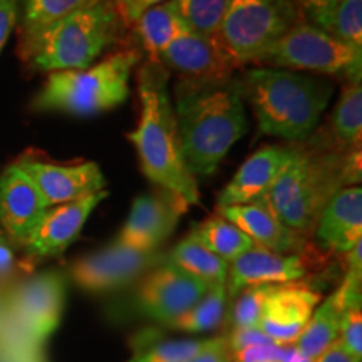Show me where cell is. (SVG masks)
I'll use <instances>...</instances> for the list:
<instances>
[{
  "instance_id": "6da1fadb",
  "label": "cell",
  "mask_w": 362,
  "mask_h": 362,
  "mask_svg": "<svg viewBox=\"0 0 362 362\" xmlns=\"http://www.w3.org/2000/svg\"><path fill=\"white\" fill-rule=\"evenodd\" d=\"M175 117L185 163L193 176L214 175L248 131L240 78L181 79L175 88Z\"/></svg>"
},
{
  "instance_id": "7a4b0ae2",
  "label": "cell",
  "mask_w": 362,
  "mask_h": 362,
  "mask_svg": "<svg viewBox=\"0 0 362 362\" xmlns=\"http://www.w3.org/2000/svg\"><path fill=\"white\" fill-rule=\"evenodd\" d=\"M141 101L139 123L128 139L138 153L141 171L187 205H200L197 178L185 163L176 117L168 93V71L160 62L148 61L138 71Z\"/></svg>"
},
{
  "instance_id": "3957f363",
  "label": "cell",
  "mask_w": 362,
  "mask_h": 362,
  "mask_svg": "<svg viewBox=\"0 0 362 362\" xmlns=\"http://www.w3.org/2000/svg\"><path fill=\"white\" fill-rule=\"evenodd\" d=\"M240 83L259 133L292 143L310 138L334 93L325 79L264 66L247 71Z\"/></svg>"
},
{
  "instance_id": "277c9868",
  "label": "cell",
  "mask_w": 362,
  "mask_h": 362,
  "mask_svg": "<svg viewBox=\"0 0 362 362\" xmlns=\"http://www.w3.org/2000/svg\"><path fill=\"white\" fill-rule=\"evenodd\" d=\"M346 156L339 148L293 146L291 161L267 197L280 223L304 238L314 235L325 205L347 185Z\"/></svg>"
},
{
  "instance_id": "5b68a950",
  "label": "cell",
  "mask_w": 362,
  "mask_h": 362,
  "mask_svg": "<svg viewBox=\"0 0 362 362\" xmlns=\"http://www.w3.org/2000/svg\"><path fill=\"white\" fill-rule=\"evenodd\" d=\"M124 27L111 0H99L93 7L59 21L29 42L19 44V56L30 69L47 74L86 69L106 49L119 42Z\"/></svg>"
},
{
  "instance_id": "8992f818",
  "label": "cell",
  "mask_w": 362,
  "mask_h": 362,
  "mask_svg": "<svg viewBox=\"0 0 362 362\" xmlns=\"http://www.w3.org/2000/svg\"><path fill=\"white\" fill-rule=\"evenodd\" d=\"M139 62L141 52L126 49L86 69L49 72L33 110L88 117L119 107L129 98V81Z\"/></svg>"
},
{
  "instance_id": "52a82bcc",
  "label": "cell",
  "mask_w": 362,
  "mask_h": 362,
  "mask_svg": "<svg viewBox=\"0 0 362 362\" xmlns=\"http://www.w3.org/2000/svg\"><path fill=\"white\" fill-rule=\"evenodd\" d=\"M298 22L293 0H230L216 37L238 66L259 64Z\"/></svg>"
},
{
  "instance_id": "ba28073f",
  "label": "cell",
  "mask_w": 362,
  "mask_h": 362,
  "mask_svg": "<svg viewBox=\"0 0 362 362\" xmlns=\"http://www.w3.org/2000/svg\"><path fill=\"white\" fill-rule=\"evenodd\" d=\"M259 64L361 81L362 49L351 47L309 22L300 21L260 59Z\"/></svg>"
},
{
  "instance_id": "9c48e42d",
  "label": "cell",
  "mask_w": 362,
  "mask_h": 362,
  "mask_svg": "<svg viewBox=\"0 0 362 362\" xmlns=\"http://www.w3.org/2000/svg\"><path fill=\"white\" fill-rule=\"evenodd\" d=\"M208 285L166 259L139 279L134 307L163 327L188 312L208 292Z\"/></svg>"
},
{
  "instance_id": "30bf717a",
  "label": "cell",
  "mask_w": 362,
  "mask_h": 362,
  "mask_svg": "<svg viewBox=\"0 0 362 362\" xmlns=\"http://www.w3.org/2000/svg\"><path fill=\"white\" fill-rule=\"evenodd\" d=\"M165 260L160 250L139 252L112 242L76 260L71 265V277L84 292L110 293L134 284Z\"/></svg>"
},
{
  "instance_id": "8fae6325",
  "label": "cell",
  "mask_w": 362,
  "mask_h": 362,
  "mask_svg": "<svg viewBox=\"0 0 362 362\" xmlns=\"http://www.w3.org/2000/svg\"><path fill=\"white\" fill-rule=\"evenodd\" d=\"M66 304V280L59 272H44L22 282L8 300L12 319L35 344L56 332Z\"/></svg>"
},
{
  "instance_id": "7c38bea8",
  "label": "cell",
  "mask_w": 362,
  "mask_h": 362,
  "mask_svg": "<svg viewBox=\"0 0 362 362\" xmlns=\"http://www.w3.org/2000/svg\"><path fill=\"white\" fill-rule=\"evenodd\" d=\"M16 165L34 181L47 206L81 200L104 192L107 180L98 163H52L40 156H21Z\"/></svg>"
},
{
  "instance_id": "4fadbf2b",
  "label": "cell",
  "mask_w": 362,
  "mask_h": 362,
  "mask_svg": "<svg viewBox=\"0 0 362 362\" xmlns=\"http://www.w3.org/2000/svg\"><path fill=\"white\" fill-rule=\"evenodd\" d=\"M187 206L168 192L141 194L131 205L128 220L115 243L139 252H158L173 233Z\"/></svg>"
},
{
  "instance_id": "5bb4252c",
  "label": "cell",
  "mask_w": 362,
  "mask_h": 362,
  "mask_svg": "<svg viewBox=\"0 0 362 362\" xmlns=\"http://www.w3.org/2000/svg\"><path fill=\"white\" fill-rule=\"evenodd\" d=\"M107 189L81 200L49 206L22 247L30 259H51L64 253L79 238L83 226L99 203L107 198Z\"/></svg>"
},
{
  "instance_id": "9a60e30c",
  "label": "cell",
  "mask_w": 362,
  "mask_h": 362,
  "mask_svg": "<svg viewBox=\"0 0 362 362\" xmlns=\"http://www.w3.org/2000/svg\"><path fill=\"white\" fill-rule=\"evenodd\" d=\"M310 265L307 253H277L255 245L228 265V300L247 287L302 282Z\"/></svg>"
},
{
  "instance_id": "2e32d148",
  "label": "cell",
  "mask_w": 362,
  "mask_h": 362,
  "mask_svg": "<svg viewBox=\"0 0 362 362\" xmlns=\"http://www.w3.org/2000/svg\"><path fill=\"white\" fill-rule=\"evenodd\" d=\"M158 62L187 81H223L233 78L238 64L225 51L218 37L188 33L176 39Z\"/></svg>"
},
{
  "instance_id": "e0dca14e",
  "label": "cell",
  "mask_w": 362,
  "mask_h": 362,
  "mask_svg": "<svg viewBox=\"0 0 362 362\" xmlns=\"http://www.w3.org/2000/svg\"><path fill=\"white\" fill-rule=\"evenodd\" d=\"M319 291L305 282L277 285L267 300L259 327L275 344H293L320 304Z\"/></svg>"
},
{
  "instance_id": "ac0fdd59",
  "label": "cell",
  "mask_w": 362,
  "mask_h": 362,
  "mask_svg": "<svg viewBox=\"0 0 362 362\" xmlns=\"http://www.w3.org/2000/svg\"><path fill=\"white\" fill-rule=\"evenodd\" d=\"M34 181L13 163L0 175V226L12 242L24 245L47 210Z\"/></svg>"
},
{
  "instance_id": "d6986e66",
  "label": "cell",
  "mask_w": 362,
  "mask_h": 362,
  "mask_svg": "<svg viewBox=\"0 0 362 362\" xmlns=\"http://www.w3.org/2000/svg\"><path fill=\"white\" fill-rule=\"evenodd\" d=\"M293 155V146L269 144L248 156L240 166L230 183L218 194L216 208L230 205H245L269 197L272 187L277 181Z\"/></svg>"
},
{
  "instance_id": "ffe728a7",
  "label": "cell",
  "mask_w": 362,
  "mask_h": 362,
  "mask_svg": "<svg viewBox=\"0 0 362 362\" xmlns=\"http://www.w3.org/2000/svg\"><path fill=\"white\" fill-rule=\"evenodd\" d=\"M216 215L238 226L257 247L277 253H307V238L280 223L267 197L245 205L216 208Z\"/></svg>"
},
{
  "instance_id": "44dd1931",
  "label": "cell",
  "mask_w": 362,
  "mask_h": 362,
  "mask_svg": "<svg viewBox=\"0 0 362 362\" xmlns=\"http://www.w3.org/2000/svg\"><path fill=\"white\" fill-rule=\"evenodd\" d=\"M314 237L320 248L346 255L362 240V188H341L330 198L317 220Z\"/></svg>"
},
{
  "instance_id": "7402d4cb",
  "label": "cell",
  "mask_w": 362,
  "mask_h": 362,
  "mask_svg": "<svg viewBox=\"0 0 362 362\" xmlns=\"http://www.w3.org/2000/svg\"><path fill=\"white\" fill-rule=\"evenodd\" d=\"M133 27L138 39L141 40L144 52L153 62H158L160 54L166 51L176 39L192 33L187 22L180 16L175 0H166L158 6L148 7L139 13Z\"/></svg>"
},
{
  "instance_id": "603a6c76",
  "label": "cell",
  "mask_w": 362,
  "mask_h": 362,
  "mask_svg": "<svg viewBox=\"0 0 362 362\" xmlns=\"http://www.w3.org/2000/svg\"><path fill=\"white\" fill-rule=\"evenodd\" d=\"M342 315L344 296L341 285H339L322 304L317 305L305 329L302 330L300 336L293 342L297 349L309 359H315L317 356L322 354L329 346H332L339 339Z\"/></svg>"
},
{
  "instance_id": "cb8c5ba5",
  "label": "cell",
  "mask_w": 362,
  "mask_h": 362,
  "mask_svg": "<svg viewBox=\"0 0 362 362\" xmlns=\"http://www.w3.org/2000/svg\"><path fill=\"white\" fill-rule=\"evenodd\" d=\"M305 12L309 24L351 47L362 49V0H337Z\"/></svg>"
},
{
  "instance_id": "d4e9b609",
  "label": "cell",
  "mask_w": 362,
  "mask_h": 362,
  "mask_svg": "<svg viewBox=\"0 0 362 362\" xmlns=\"http://www.w3.org/2000/svg\"><path fill=\"white\" fill-rule=\"evenodd\" d=\"M166 259L187 274L205 282L208 287L226 284L228 264L189 235L176 243Z\"/></svg>"
},
{
  "instance_id": "484cf974",
  "label": "cell",
  "mask_w": 362,
  "mask_h": 362,
  "mask_svg": "<svg viewBox=\"0 0 362 362\" xmlns=\"http://www.w3.org/2000/svg\"><path fill=\"white\" fill-rule=\"evenodd\" d=\"M189 237L200 242L203 247H206L208 250L223 259L228 265L247 250L255 247V243L252 242L248 235L220 215L210 216L200 225L194 226Z\"/></svg>"
},
{
  "instance_id": "4316f807",
  "label": "cell",
  "mask_w": 362,
  "mask_h": 362,
  "mask_svg": "<svg viewBox=\"0 0 362 362\" xmlns=\"http://www.w3.org/2000/svg\"><path fill=\"white\" fill-rule=\"evenodd\" d=\"M332 138L336 146L351 151L361 148L362 136V86L361 81H346L337 106L334 107Z\"/></svg>"
},
{
  "instance_id": "83f0119b",
  "label": "cell",
  "mask_w": 362,
  "mask_h": 362,
  "mask_svg": "<svg viewBox=\"0 0 362 362\" xmlns=\"http://www.w3.org/2000/svg\"><path fill=\"white\" fill-rule=\"evenodd\" d=\"M228 310V293L226 284L215 285L194 304L188 312L180 315L173 322L165 325V329L178 330L185 334H205L218 329L225 322Z\"/></svg>"
},
{
  "instance_id": "f1b7e54d",
  "label": "cell",
  "mask_w": 362,
  "mask_h": 362,
  "mask_svg": "<svg viewBox=\"0 0 362 362\" xmlns=\"http://www.w3.org/2000/svg\"><path fill=\"white\" fill-rule=\"evenodd\" d=\"M98 2L99 0H25L19 44L29 42L71 13L93 7Z\"/></svg>"
},
{
  "instance_id": "f546056e",
  "label": "cell",
  "mask_w": 362,
  "mask_h": 362,
  "mask_svg": "<svg viewBox=\"0 0 362 362\" xmlns=\"http://www.w3.org/2000/svg\"><path fill=\"white\" fill-rule=\"evenodd\" d=\"M210 339H163L139 342L128 362H187L210 346Z\"/></svg>"
},
{
  "instance_id": "4dcf8cb0",
  "label": "cell",
  "mask_w": 362,
  "mask_h": 362,
  "mask_svg": "<svg viewBox=\"0 0 362 362\" xmlns=\"http://www.w3.org/2000/svg\"><path fill=\"white\" fill-rule=\"evenodd\" d=\"M275 287L277 285H255V287L243 288L233 298H230L225 317L228 329L259 327L267 300L275 291Z\"/></svg>"
},
{
  "instance_id": "1f68e13d",
  "label": "cell",
  "mask_w": 362,
  "mask_h": 362,
  "mask_svg": "<svg viewBox=\"0 0 362 362\" xmlns=\"http://www.w3.org/2000/svg\"><path fill=\"white\" fill-rule=\"evenodd\" d=\"M180 16L194 34L216 37L230 0H175Z\"/></svg>"
},
{
  "instance_id": "d6a6232c",
  "label": "cell",
  "mask_w": 362,
  "mask_h": 362,
  "mask_svg": "<svg viewBox=\"0 0 362 362\" xmlns=\"http://www.w3.org/2000/svg\"><path fill=\"white\" fill-rule=\"evenodd\" d=\"M225 337H226V346H228L230 354L248 349V347H253V346H262V344L274 342L265 336L264 330L260 327L235 329V330H230Z\"/></svg>"
},
{
  "instance_id": "836d02e7",
  "label": "cell",
  "mask_w": 362,
  "mask_h": 362,
  "mask_svg": "<svg viewBox=\"0 0 362 362\" xmlns=\"http://www.w3.org/2000/svg\"><path fill=\"white\" fill-rule=\"evenodd\" d=\"M284 346L282 344H262V346H253L248 349L233 352L232 361L233 362H280L282 357Z\"/></svg>"
},
{
  "instance_id": "e575fe53",
  "label": "cell",
  "mask_w": 362,
  "mask_h": 362,
  "mask_svg": "<svg viewBox=\"0 0 362 362\" xmlns=\"http://www.w3.org/2000/svg\"><path fill=\"white\" fill-rule=\"evenodd\" d=\"M21 269L22 264L17 260L11 242L0 232V282H6V280L11 279Z\"/></svg>"
},
{
  "instance_id": "d590c367",
  "label": "cell",
  "mask_w": 362,
  "mask_h": 362,
  "mask_svg": "<svg viewBox=\"0 0 362 362\" xmlns=\"http://www.w3.org/2000/svg\"><path fill=\"white\" fill-rule=\"evenodd\" d=\"M226 356H230L228 346H226V337L225 336H216L211 337L210 346L205 347L200 354H197L187 362H220L225 359Z\"/></svg>"
},
{
  "instance_id": "8d00e7d4",
  "label": "cell",
  "mask_w": 362,
  "mask_h": 362,
  "mask_svg": "<svg viewBox=\"0 0 362 362\" xmlns=\"http://www.w3.org/2000/svg\"><path fill=\"white\" fill-rule=\"evenodd\" d=\"M17 22V2L0 4V51L6 45Z\"/></svg>"
},
{
  "instance_id": "74e56055",
  "label": "cell",
  "mask_w": 362,
  "mask_h": 362,
  "mask_svg": "<svg viewBox=\"0 0 362 362\" xmlns=\"http://www.w3.org/2000/svg\"><path fill=\"white\" fill-rule=\"evenodd\" d=\"M314 362H357V361L349 354V352L344 349L342 342L337 339V341L334 342L332 346H329L322 354L317 356Z\"/></svg>"
},
{
  "instance_id": "f35d334b",
  "label": "cell",
  "mask_w": 362,
  "mask_h": 362,
  "mask_svg": "<svg viewBox=\"0 0 362 362\" xmlns=\"http://www.w3.org/2000/svg\"><path fill=\"white\" fill-rule=\"evenodd\" d=\"M112 6L116 7L117 13H119L123 24L133 25L134 21L139 17V8H138V0H111Z\"/></svg>"
},
{
  "instance_id": "ab89813d",
  "label": "cell",
  "mask_w": 362,
  "mask_h": 362,
  "mask_svg": "<svg viewBox=\"0 0 362 362\" xmlns=\"http://www.w3.org/2000/svg\"><path fill=\"white\" fill-rule=\"evenodd\" d=\"M280 362H314V359H309V357L302 354L296 347V344H285Z\"/></svg>"
},
{
  "instance_id": "60d3db41",
  "label": "cell",
  "mask_w": 362,
  "mask_h": 362,
  "mask_svg": "<svg viewBox=\"0 0 362 362\" xmlns=\"http://www.w3.org/2000/svg\"><path fill=\"white\" fill-rule=\"evenodd\" d=\"M297 6H302L304 8H312V7H320L327 6V4L337 2V0H293Z\"/></svg>"
},
{
  "instance_id": "b9f144b4",
  "label": "cell",
  "mask_w": 362,
  "mask_h": 362,
  "mask_svg": "<svg viewBox=\"0 0 362 362\" xmlns=\"http://www.w3.org/2000/svg\"><path fill=\"white\" fill-rule=\"evenodd\" d=\"M166 2V0H138V8H139V13L143 11H146L148 7H153V6H158V4H163Z\"/></svg>"
},
{
  "instance_id": "7bdbcfd3",
  "label": "cell",
  "mask_w": 362,
  "mask_h": 362,
  "mask_svg": "<svg viewBox=\"0 0 362 362\" xmlns=\"http://www.w3.org/2000/svg\"><path fill=\"white\" fill-rule=\"evenodd\" d=\"M220 362H233V361H232V356H226L225 359H221Z\"/></svg>"
},
{
  "instance_id": "ee69618b",
  "label": "cell",
  "mask_w": 362,
  "mask_h": 362,
  "mask_svg": "<svg viewBox=\"0 0 362 362\" xmlns=\"http://www.w3.org/2000/svg\"><path fill=\"white\" fill-rule=\"evenodd\" d=\"M7 2H19V0H0V4H7Z\"/></svg>"
}]
</instances>
